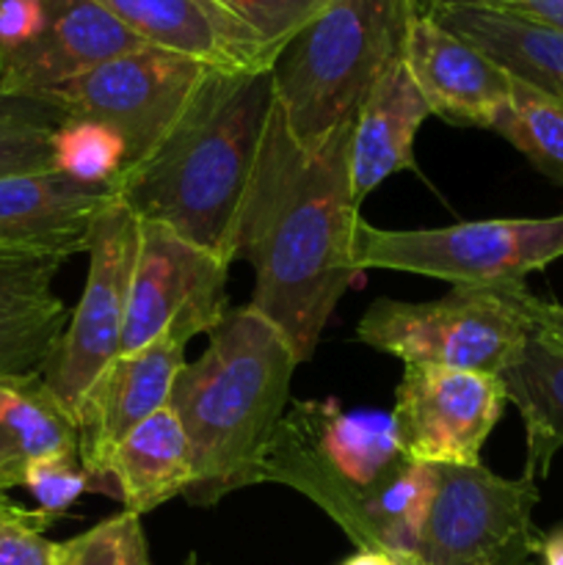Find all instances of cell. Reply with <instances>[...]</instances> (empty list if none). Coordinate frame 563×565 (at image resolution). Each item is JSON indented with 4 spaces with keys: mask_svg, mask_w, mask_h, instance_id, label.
<instances>
[{
    "mask_svg": "<svg viewBox=\"0 0 563 565\" xmlns=\"http://www.w3.org/2000/svg\"><path fill=\"white\" fill-rule=\"evenodd\" d=\"M530 326L511 287H453L436 301L379 298L357 326V340L406 367H453L500 375L528 340Z\"/></svg>",
    "mask_w": 563,
    "mask_h": 565,
    "instance_id": "52a82bcc",
    "label": "cell"
},
{
    "mask_svg": "<svg viewBox=\"0 0 563 565\" xmlns=\"http://www.w3.org/2000/svg\"><path fill=\"white\" fill-rule=\"evenodd\" d=\"M149 47L221 72L270 70L276 50L213 0H97Z\"/></svg>",
    "mask_w": 563,
    "mask_h": 565,
    "instance_id": "2e32d148",
    "label": "cell"
},
{
    "mask_svg": "<svg viewBox=\"0 0 563 565\" xmlns=\"http://www.w3.org/2000/svg\"><path fill=\"white\" fill-rule=\"evenodd\" d=\"M185 565H199V563H196V555H191V557H188Z\"/></svg>",
    "mask_w": 563,
    "mask_h": 565,
    "instance_id": "74e56055",
    "label": "cell"
},
{
    "mask_svg": "<svg viewBox=\"0 0 563 565\" xmlns=\"http://www.w3.org/2000/svg\"><path fill=\"white\" fill-rule=\"evenodd\" d=\"M44 25V0H0V53L31 42Z\"/></svg>",
    "mask_w": 563,
    "mask_h": 565,
    "instance_id": "1f68e13d",
    "label": "cell"
},
{
    "mask_svg": "<svg viewBox=\"0 0 563 565\" xmlns=\"http://www.w3.org/2000/svg\"><path fill=\"white\" fill-rule=\"evenodd\" d=\"M511 301L517 303V309L528 320L533 334L544 337L552 345L563 348V303L544 301V298L533 296L524 285L511 287Z\"/></svg>",
    "mask_w": 563,
    "mask_h": 565,
    "instance_id": "836d02e7",
    "label": "cell"
},
{
    "mask_svg": "<svg viewBox=\"0 0 563 565\" xmlns=\"http://www.w3.org/2000/svg\"><path fill=\"white\" fill-rule=\"evenodd\" d=\"M508 406L500 375L453 367H406L395 392L403 450L428 467H475Z\"/></svg>",
    "mask_w": 563,
    "mask_h": 565,
    "instance_id": "7c38bea8",
    "label": "cell"
},
{
    "mask_svg": "<svg viewBox=\"0 0 563 565\" xmlns=\"http://www.w3.org/2000/svg\"><path fill=\"white\" fill-rule=\"evenodd\" d=\"M77 452V423L42 373L0 375V494L33 463Z\"/></svg>",
    "mask_w": 563,
    "mask_h": 565,
    "instance_id": "ffe728a7",
    "label": "cell"
},
{
    "mask_svg": "<svg viewBox=\"0 0 563 565\" xmlns=\"http://www.w3.org/2000/svg\"><path fill=\"white\" fill-rule=\"evenodd\" d=\"M428 14L489 55L513 81L563 108V31L475 9H428Z\"/></svg>",
    "mask_w": 563,
    "mask_h": 565,
    "instance_id": "7402d4cb",
    "label": "cell"
},
{
    "mask_svg": "<svg viewBox=\"0 0 563 565\" xmlns=\"http://www.w3.org/2000/svg\"><path fill=\"white\" fill-rule=\"evenodd\" d=\"M500 381L524 423L528 456L522 478L539 483L550 475L557 450H563V348L530 331Z\"/></svg>",
    "mask_w": 563,
    "mask_h": 565,
    "instance_id": "603a6c76",
    "label": "cell"
},
{
    "mask_svg": "<svg viewBox=\"0 0 563 565\" xmlns=\"http://www.w3.org/2000/svg\"><path fill=\"white\" fill-rule=\"evenodd\" d=\"M53 522L39 508L28 511L0 494V565H53L55 544L44 539Z\"/></svg>",
    "mask_w": 563,
    "mask_h": 565,
    "instance_id": "83f0119b",
    "label": "cell"
},
{
    "mask_svg": "<svg viewBox=\"0 0 563 565\" xmlns=\"http://www.w3.org/2000/svg\"><path fill=\"white\" fill-rule=\"evenodd\" d=\"M136 252L138 218L114 196L94 218L81 301L72 309L70 323L42 370L50 390L72 417L99 373L121 353Z\"/></svg>",
    "mask_w": 563,
    "mask_h": 565,
    "instance_id": "9c48e42d",
    "label": "cell"
},
{
    "mask_svg": "<svg viewBox=\"0 0 563 565\" xmlns=\"http://www.w3.org/2000/svg\"><path fill=\"white\" fill-rule=\"evenodd\" d=\"M270 108V70H213L158 147L121 169L114 196L138 221L235 263L237 215Z\"/></svg>",
    "mask_w": 563,
    "mask_h": 565,
    "instance_id": "3957f363",
    "label": "cell"
},
{
    "mask_svg": "<svg viewBox=\"0 0 563 565\" xmlns=\"http://www.w3.org/2000/svg\"><path fill=\"white\" fill-rule=\"evenodd\" d=\"M114 188H88L47 171L0 180V254H55L88 248L94 218Z\"/></svg>",
    "mask_w": 563,
    "mask_h": 565,
    "instance_id": "e0dca14e",
    "label": "cell"
},
{
    "mask_svg": "<svg viewBox=\"0 0 563 565\" xmlns=\"http://www.w3.org/2000/svg\"><path fill=\"white\" fill-rule=\"evenodd\" d=\"M340 565H397L395 557L384 555V552H364L359 550L357 555L346 557Z\"/></svg>",
    "mask_w": 563,
    "mask_h": 565,
    "instance_id": "d590c367",
    "label": "cell"
},
{
    "mask_svg": "<svg viewBox=\"0 0 563 565\" xmlns=\"http://www.w3.org/2000/svg\"><path fill=\"white\" fill-rule=\"evenodd\" d=\"M53 565H152L141 516L116 513L53 546Z\"/></svg>",
    "mask_w": 563,
    "mask_h": 565,
    "instance_id": "484cf974",
    "label": "cell"
},
{
    "mask_svg": "<svg viewBox=\"0 0 563 565\" xmlns=\"http://www.w3.org/2000/svg\"><path fill=\"white\" fill-rule=\"evenodd\" d=\"M259 483L298 491L357 550L401 561L417 550L436 469L406 456L392 412H342L337 401H301L282 419Z\"/></svg>",
    "mask_w": 563,
    "mask_h": 565,
    "instance_id": "7a4b0ae2",
    "label": "cell"
},
{
    "mask_svg": "<svg viewBox=\"0 0 563 565\" xmlns=\"http://www.w3.org/2000/svg\"><path fill=\"white\" fill-rule=\"evenodd\" d=\"M403 64L431 116L450 125L495 130L511 99V75L475 44L445 31L428 11H414L408 22Z\"/></svg>",
    "mask_w": 563,
    "mask_h": 565,
    "instance_id": "9a60e30c",
    "label": "cell"
},
{
    "mask_svg": "<svg viewBox=\"0 0 563 565\" xmlns=\"http://www.w3.org/2000/svg\"><path fill=\"white\" fill-rule=\"evenodd\" d=\"M210 72L213 66L202 61L160 47H141L105 61L47 97L72 119H94L114 127L127 147V166H132L158 147Z\"/></svg>",
    "mask_w": 563,
    "mask_h": 565,
    "instance_id": "30bf717a",
    "label": "cell"
},
{
    "mask_svg": "<svg viewBox=\"0 0 563 565\" xmlns=\"http://www.w3.org/2000/svg\"><path fill=\"white\" fill-rule=\"evenodd\" d=\"M185 345L174 331H166L138 351H121L99 373L92 390L75 408L81 463L97 478H108L116 447L152 414L169 406L171 386L185 367Z\"/></svg>",
    "mask_w": 563,
    "mask_h": 565,
    "instance_id": "4fadbf2b",
    "label": "cell"
},
{
    "mask_svg": "<svg viewBox=\"0 0 563 565\" xmlns=\"http://www.w3.org/2000/svg\"><path fill=\"white\" fill-rule=\"evenodd\" d=\"M230 265L166 226L138 221V252L121 351H138L166 331H174L188 342L210 334L230 312Z\"/></svg>",
    "mask_w": 563,
    "mask_h": 565,
    "instance_id": "8fae6325",
    "label": "cell"
},
{
    "mask_svg": "<svg viewBox=\"0 0 563 565\" xmlns=\"http://www.w3.org/2000/svg\"><path fill=\"white\" fill-rule=\"evenodd\" d=\"M431 116L428 103L397 58L379 77L353 119L351 141V191L353 204L364 199L397 171L417 169L414 138Z\"/></svg>",
    "mask_w": 563,
    "mask_h": 565,
    "instance_id": "d6986e66",
    "label": "cell"
},
{
    "mask_svg": "<svg viewBox=\"0 0 563 565\" xmlns=\"http://www.w3.org/2000/svg\"><path fill=\"white\" fill-rule=\"evenodd\" d=\"M436 486L412 561L417 565H530L539 555L528 478H500L484 463L434 467Z\"/></svg>",
    "mask_w": 563,
    "mask_h": 565,
    "instance_id": "ba28073f",
    "label": "cell"
},
{
    "mask_svg": "<svg viewBox=\"0 0 563 565\" xmlns=\"http://www.w3.org/2000/svg\"><path fill=\"white\" fill-rule=\"evenodd\" d=\"M353 119L318 152L270 108L235 226V259L254 268L248 309L287 340L298 364L318 351L326 323L362 270L351 254L359 207L351 191Z\"/></svg>",
    "mask_w": 563,
    "mask_h": 565,
    "instance_id": "6da1fadb",
    "label": "cell"
},
{
    "mask_svg": "<svg viewBox=\"0 0 563 565\" xmlns=\"http://www.w3.org/2000/svg\"><path fill=\"white\" fill-rule=\"evenodd\" d=\"M397 565H417L412 561V557H401V561H397Z\"/></svg>",
    "mask_w": 563,
    "mask_h": 565,
    "instance_id": "8d00e7d4",
    "label": "cell"
},
{
    "mask_svg": "<svg viewBox=\"0 0 563 565\" xmlns=\"http://www.w3.org/2000/svg\"><path fill=\"white\" fill-rule=\"evenodd\" d=\"M257 31L279 53L287 39L301 31L329 0H213Z\"/></svg>",
    "mask_w": 563,
    "mask_h": 565,
    "instance_id": "f1b7e54d",
    "label": "cell"
},
{
    "mask_svg": "<svg viewBox=\"0 0 563 565\" xmlns=\"http://www.w3.org/2000/svg\"><path fill=\"white\" fill-rule=\"evenodd\" d=\"M298 359L254 309L237 307L210 331L202 356L177 375L169 408L180 417L193 461L188 505L213 508L259 483L285 419Z\"/></svg>",
    "mask_w": 563,
    "mask_h": 565,
    "instance_id": "277c9868",
    "label": "cell"
},
{
    "mask_svg": "<svg viewBox=\"0 0 563 565\" xmlns=\"http://www.w3.org/2000/svg\"><path fill=\"white\" fill-rule=\"evenodd\" d=\"M66 110L50 97H22V94H6L0 88V125H33L55 130L66 121Z\"/></svg>",
    "mask_w": 563,
    "mask_h": 565,
    "instance_id": "d6a6232c",
    "label": "cell"
},
{
    "mask_svg": "<svg viewBox=\"0 0 563 565\" xmlns=\"http://www.w3.org/2000/svg\"><path fill=\"white\" fill-rule=\"evenodd\" d=\"M25 489L39 502V511L53 519L70 511L88 491H108V494L116 497L114 483L97 478V475H92L83 467L81 452L55 456L47 458V461L33 463L25 475Z\"/></svg>",
    "mask_w": 563,
    "mask_h": 565,
    "instance_id": "4316f807",
    "label": "cell"
},
{
    "mask_svg": "<svg viewBox=\"0 0 563 565\" xmlns=\"http://www.w3.org/2000/svg\"><path fill=\"white\" fill-rule=\"evenodd\" d=\"M539 555L544 565H563V527L552 530L550 535H541Z\"/></svg>",
    "mask_w": 563,
    "mask_h": 565,
    "instance_id": "e575fe53",
    "label": "cell"
},
{
    "mask_svg": "<svg viewBox=\"0 0 563 565\" xmlns=\"http://www.w3.org/2000/svg\"><path fill=\"white\" fill-rule=\"evenodd\" d=\"M53 171L88 188H114L127 166V147L114 127L94 119H66L50 136Z\"/></svg>",
    "mask_w": 563,
    "mask_h": 565,
    "instance_id": "d4e9b609",
    "label": "cell"
},
{
    "mask_svg": "<svg viewBox=\"0 0 563 565\" xmlns=\"http://www.w3.org/2000/svg\"><path fill=\"white\" fill-rule=\"evenodd\" d=\"M513 81V77H511ZM546 180L563 185V108L524 83H511V99L495 125Z\"/></svg>",
    "mask_w": 563,
    "mask_h": 565,
    "instance_id": "cb8c5ba5",
    "label": "cell"
},
{
    "mask_svg": "<svg viewBox=\"0 0 563 565\" xmlns=\"http://www.w3.org/2000/svg\"><path fill=\"white\" fill-rule=\"evenodd\" d=\"M66 257L0 254V375L42 373L53 356L70 307L53 281Z\"/></svg>",
    "mask_w": 563,
    "mask_h": 565,
    "instance_id": "ac0fdd59",
    "label": "cell"
},
{
    "mask_svg": "<svg viewBox=\"0 0 563 565\" xmlns=\"http://www.w3.org/2000/svg\"><path fill=\"white\" fill-rule=\"evenodd\" d=\"M108 478L116 486V500L136 516H147L163 502L185 497L193 486V461L174 408H160L116 447Z\"/></svg>",
    "mask_w": 563,
    "mask_h": 565,
    "instance_id": "44dd1931",
    "label": "cell"
},
{
    "mask_svg": "<svg viewBox=\"0 0 563 565\" xmlns=\"http://www.w3.org/2000/svg\"><path fill=\"white\" fill-rule=\"evenodd\" d=\"M149 47L97 0H44V25L31 42L0 53V88L47 97L99 64Z\"/></svg>",
    "mask_w": 563,
    "mask_h": 565,
    "instance_id": "5bb4252c",
    "label": "cell"
},
{
    "mask_svg": "<svg viewBox=\"0 0 563 565\" xmlns=\"http://www.w3.org/2000/svg\"><path fill=\"white\" fill-rule=\"evenodd\" d=\"M53 130L33 125H0V180L53 171Z\"/></svg>",
    "mask_w": 563,
    "mask_h": 565,
    "instance_id": "f546056e",
    "label": "cell"
},
{
    "mask_svg": "<svg viewBox=\"0 0 563 565\" xmlns=\"http://www.w3.org/2000/svg\"><path fill=\"white\" fill-rule=\"evenodd\" d=\"M428 9H475L563 31V0H431Z\"/></svg>",
    "mask_w": 563,
    "mask_h": 565,
    "instance_id": "4dcf8cb0",
    "label": "cell"
},
{
    "mask_svg": "<svg viewBox=\"0 0 563 565\" xmlns=\"http://www.w3.org/2000/svg\"><path fill=\"white\" fill-rule=\"evenodd\" d=\"M351 254L359 270H403L453 287H517L528 274L563 257V213L439 230H379L359 218Z\"/></svg>",
    "mask_w": 563,
    "mask_h": 565,
    "instance_id": "8992f818",
    "label": "cell"
},
{
    "mask_svg": "<svg viewBox=\"0 0 563 565\" xmlns=\"http://www.w3.org/2000/svg\"><path fill=\"white\" fill-rule=\"evenodd\" d=\"M414 0H329L270 66L274 99L293 138L318 152L357 119L379 77L403 58Z\"/></svg>",
    "mask_w": 563,
    "mask_h": 565,
    "instance_id": "5b68a950",
    "label": "cell"
}]
</instances>
